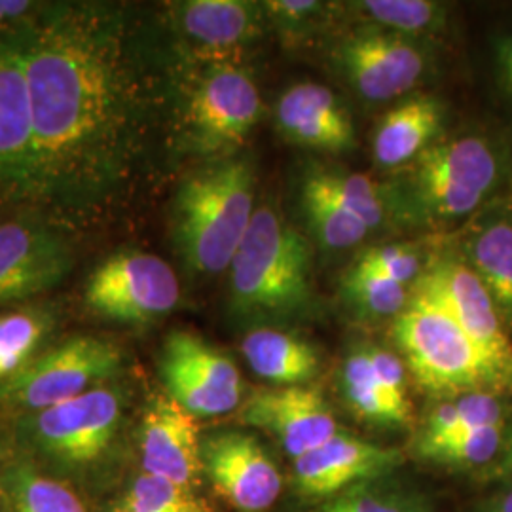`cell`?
I'll return each instance as SVG.
<instances>
[{"mask_svg":"<svg viewBox=\"0 0 512 512\" xmlns=\"http://www.w3.org/2000/svg\"><path fill=\"white\" fill-rule=\"evenodd\" d=\"M31 205L57 228L103 217L137 154L139 84L118 8L59 2L25 48Z\"/></svg>","mask_w":512,"mask_h":512,"instance_id":"6da1fadb","label":"cell"},{"mask_svg":"<svg viewBox=\"0 0 512 512\" xmlns=\"http://www.w3.org/2000/svg\"><path fill=\"white\" fill-rule=\"evenodd\" d=\"M128 410V387L118 378L73 401L14 418L8 440L19 458L76 494H105L122 467Z\"/></svg>","mask_w":512,"mask_h":512,"instance_id":"7a4b0ae2","label":"cell"},{"mask_svg":"<svg viewBox=\"0 0 512 512\" xmlns=\"http://www.w3.org/2000/svg\"><path fill=\"white\" fill-rule=\"evenodd\" d=\"M255 209L249 162L224 158L192 173L173 205V232L186 264L200 274L230 268Z\"/></svg>","mask_w":512,"mask_h":512,"instance_id":"3957f363","label":"cell"},{"mask_svg":"<svg viewBox=\"0 0 512 512\" xmlns=\"http://www.w3.org/2000/svg\"><path fill=\"white\" fill-rule=\"evenodd\" d=\"M310 247L274 207H258L230 264L232 306L243 315H283L308 304Z\"/></svg>","mask_w":512,"mask_h":512,"instance_id":"277c9868","label":"cell"},{"mask_svg":"<svg viewBox=\"0 0 512 512\" xmlns=\"http://www.w3.org/2000/svg\"><path fill=\"white\" fill-rule=\"evenodd\" d=\"M391 336L416 382L429 393L461 397L511 389L458 323L429 300L412 296Z\"/></svg>","mask_w":512,"mask_h":512,"instance_id":"5b68a950","label":"cell"},{"mask_svg":"<svg viewBox=\"0 0 512 512\" xmlns=\"http://www.w3.org/2000/svg\"><path fill=\"white\" fill-rule=\"evenodd\" d=\"M122 348L105 336L73 334L55 340L18 376L0 384V410L12 418L73 401L122 376Z\"/></svg>","mask_w":512,"mask_h":512,"instance_id":"8992f818","label":"cell"},{"mask_svg":"<svg viewBox=\"0 0 512 512\" xmlns=\"http://www.w3.org/2000/svg\"><path fill=\"white\" fill-rule=\"evenodd\" d=\"M260 110V93L249 73L228 61H209L184 99V137L198 154L228 156L247 141Z\"/></svg>","mask_w":512,"mask_h":512,"instance_id":"52a82bcc","label":"cell"},{"mask_svg":"<svg viewBox=\"0 0 512 512\" xmlns=\"http://www.w3.org/2000/svg\"><path fill=\"white\" fill-rule=\"evenodd\" d=\"M179 277L164 258L141 249H120L93 270L84 287V304L93 315L148 325L177 308Z\"/></svg>","mask_w":512,"mask_h":512,"instance_id":"ba28073f","label":"cell"},{"mask_svg":"<svg viewBox=\"0 0 512 512\" xmlns=\"http://www.w3.org/2000/svg\"><path fill=\"white\" fill-rule=\"evenodd\" d=\"M499 164L494 148L480 137L429 145L418 156L414 186L421 205L440 219L476 211L494 190Z\"/></svg>","mask_w":512,"mask_h":512,"instance_id":"9c48e42d","label":"cell"},{"mask_svg":"<svg viewBox=\"0 0 512 512\" xmlns=\"http://www.w3.org/2000/svg\"><path fill=\"white\" fill-rule=\"evenodd\" d=\"M158 365L165 393L196 418L224 416L241 406L243 382L238 365L200 334L171 332Z\"/></svg>","mask_w":512,"mask_h":512,"instance_id":"30bf717a","label":"cell"},{"mask_svg":"<svg viewBox=\"0 0 512 512\" xmlns=\"http://www.w3.org/2000/svg\"><path fill=\"white\" fill-rule=\"evenodd\" d=\"M73 266V245L52 222L38 215L0 222V308L52 291Z\"/></svg>","mask_w":512,"mask_h":512,"instance_id":"8fae6325","label":"cell"},{"mask_svg":"<svg viewBox=\"0 0 512 512\" xmlns=\"http://www.w3.org/2000/svg\"><path fill=\"white\" fill-rule=\"evenodd\" d=\"M414 283V296L446 311L512 389L511 336L503 329L501 313L471 266L459 260H440Z\"/></svg>","mask_w":512,"mask_h":512,"instance_id":"7c38bea8","label":"cell"},{"mask_svg":"<svg viewBox=\"0 0 512 512\" xmlns=\"http://www.w3.org/2000/svg\"><path fill=\"white\" fill-rule=\"evenodd\" d=\"M27 37L0 44V205H31L33 120L25 76Z\"/></svg>","mask_w":512,"mask_h":512,"instance_id":"4fadbf2b","label":"cell"},{"mask_svg":"<svg viewBox=\"0 0 512 512\" xmlns=\"http://www.w3.org/2000/svg\"><path fill=\"white\" fill-rule=\"evenodd\" d=\"M203 478L236 511L264 512L277 501L283 478L264 446L236 429L202 440Z\"/></svg>","mask_w":512,"mask_h":512,"instance_id":"5bb4252c","label":"cell"},{"mask_svg":"<svg viewBox=\"0 0 512 512\" xmlns=\"http://www.w3.org/2000/svg\"><path fill=\"white\" fill-rule=\"evenodd\" d=\"M202 440L200 418L167 393L150 395L137 427L141 473L196 490L203 478Z\"/></svg>","mask_w":512,"mask_h":512,"instance_id":"9a60e30c","label":"cell"},{"mask_svg":"<svg viewBox=\"0 0 512 512\" xmlns=\"http://www.w3.org/2000/svg\"><path fill=\"white\" fill-rule=\"evenodd\" d=\"M238 410L241 423L275 435L293 459L338 433V423L325 397L306 385L256 391Z\"/></svg>","mask_w":512,"mask_h":512,"instance_id":"2e32d148","label":"cell"},{"mask_svg":"<svg viewBox=\"0 0 512 512\" xmlns=\"http://www.w3.org/2000/svg\"><path fill=\"white\" fill-rule=\"evenodd\" d=\"M401 463L403 456L395 448L336 433L294 459V482L306 497H336L357 484L389 475Z\"/></svg>","mask_w":512,"mask_h":512,"instance_id":"e0dca14e","label":"cell"},{"mask_svg":"<svg viewBox=\"0 0 512 512\" xmlns=\"http://www.w3.org/2000/svg\"><path fill=\"white\" fill-rule=\"evenodd\" d=\"M340 59L353 86L368 101H387L414 88L423 73L421 52L403 38L378 31L349 37Z\"/></svg>","mask_w":512,"mask_h":512,"instance_id":"ac0fdd59","label":"cell"},{"mask_svg":"<svg viewBox=\"0 0 512 512\" xmlns=\"http://www.w3.org/2000/svg\"><path fill=\"white\" fill-rule=\"evenodd\" d=\"M277 120L281 129L304 147L342 152L355 143L348 112L334 93L319 84H298L285 92Z\"/></svg>","mask_w":512,"mask_h":512,"instance_id":"d6986e66","label":"cell"},{"mask_svg":"<svg viewBox=\"0 0 512 512\" xmlns=\"http://www.w3.org/2000/svg\"><path fill=\"white\" fill-rule=\"evenodd\" d=\"M173 23L192 44L222 52L253 37L258 6L243 0H188L175 4Z\"/></svg>","mask_w":512,"mask_h":512,"instance_id":"ffe728a7","label":"cell"},{"mask_svg":"<svg viewBox=\"0 0 512 512\" xmlns=\"http://www.w3.org/2000/svg\"><path fill=\"white\" fill-rule=\"evenodd\" d=\"M61 311L52 302L21 304L0 313V384L18 376L55 342Z\"/></svg>","mask_w":512,"mask_h":512,"instance_id":"44dd1931","label":"cell"},{"mask_svg":"<svg viewBox=\"0 0 512 512\" xmlns=\"http://www.w3.org/2000/svg\"><path fill=\"white\" fill-rule=\"evenodd\" d=\"M241 351L256 376L283 387L306 384L319 370L317 351L306 340L281 330L249 332Z\"/></svg>","mask_w":512,"mask_h":512,"instance_id":"7402d4cb","label":"cell"},{"mask_svg":"<svg viewBox=\"0 0 512 512\" xmlns=\"http://www.w3.org/2000/svg\"><path fill=\"white\" fill-rule=\"evenodd\" d=\"M440 128V107L429 97H416L389 110L374 135V160L395 167L418 158Z\"/></svg>","mask_w":512,"mask_h":512,"instance_id":"603a6c76","label":"cell"},{"mask_svg":"<svg viewBox=\"0 0 512 512\" xmlns=\"http://www.w3.org/2000/svg\"><path fill=\"white\" fill-rule=\"evenodd\" d=\"M4 512H90L71 486L42 475L31 463L12 458L4 478Z\"/></svg>","mask_w":512,"mask_h":512,"instance_id":"cb8c5ba5","label":"cell"},{"mask_svg":"<svg viewBox=\"0 0 512 512\" xmlns=\"http://www.w3.org/2000/svg\"><path fill=\"white\" fill-rule=\"evenodd\" d=\"M471 270L499 313H512V222L494 220L471 243Z\"/></svg>","mask_w":512,"mask_h":512,"instance_id":"d4e9b609","label":"cell"},{"mask_svg":"<svg viewBox=\"0 0 512 512\" xmlns=\"http://www.w3.org/2000/svg\"><path fill=\"white\" fill-rule=\"evenodd\" d=\"M109 507L126 512H215L194 488L139 473Z\"/></svg>","mask_w":512,"mask_h":512,"instance_id":"484cf974","label":"cell"},{"mask_svg":"<svg viewBox=\"0 0 512 512\" xmlns=\"http://www.w3.org/2000/svg\"><path fill=\"white\" fill-rule=\"evenodd\" d=\"M304 184L363 220L370 230L384 220V203L378 196L376 186L359 173L321 171L308 177Z\"/></svg>","mask_w":512,"mask_h":512,"instance_id":"4316f807","label":"cell"},{"mask_svg":"<svg viewBox=\"0 0 512 512\" xmlns=\"http://www.w3.org/2000/svg\"><path fill=\"white\" fill-rule=\"evenodd\" d=\"M505 444V423L459 431L437 442H420V454L446 463L476 467L490 463Z\"/></svg>","mask_w":512,"mask_h":512,"instance_id":"83f0119b","label":"cell"},{"mask_svg":"<svg viewBox=\"0 0 512 512\" xmlns=\"http://www.w3.org/2000/svg\"><path fill=\"white\" fill-rule=\"evenodd\" d=\"M302 205L313 234L329 249H348L365 239L368 226L344 207L304 184Z\"/></svg>","mask_w":512,"mask_h":512,"instance_id":"f1b7e54d","label":"cell"},{"mask_svg":"<svg viewBox=\"0 0 512 512\" xmlns=\"http://www.w3.org/2000/svg\"><path fill=\"white\" fill-rule=\"evenodd\" d=\"M344 391L351 408L368 421L382 425H403L406 421L385 397L384 389L366 357V351L349 355L344 366Z\"/></svg>","mask_w":512,"mask_h":512,"instance_id":"f546056e","label":"cell"},{"mask_svg":"<svg viewBox=\"0 0 512 512\" xmlns=\"http://www.w3.org/2000/svg\"><path fill=\"white\" fill-rule=\"evenodd\" d=\"M378 480V478H376ZM321 512H429L427 501L404 486L368 480L336 495Z\"/></svg>","mask_w":512,"mask_h":512,"instance_id":"4dcf8cb0","label":"cell"},{"mask_svg":"<svg viewBox=\"0 0 512 512\" xmlns=\"http://www.w3.org/2000/svg\"><path fill=\"white\" fill-rule=\"evenodd\" d=\"M346 291L351 302L374 317L399 315L408 306V294L401 283L384 275L353 268L346 279Z\"/></svg>","mask_w":512,"mask_h":512,"instance_id":"1f68e13d","label":"cell"},{"mask_svg":"<svg viewBox=\"0 0 512 512\" xmlns=\"http://www.w3.org/2000/svg\"><path fill=\"white\" fill-rule=\"evenodd\" d=\"M372 19L403 33L427 29L437 18V4L425 0H368L361 4Z\"/></svg>","mask_w":512,"mask_h":512,"instance_id":"d6a6232c","label":"cell"},{"mask_svg":"<svg viewBox=\"0 0 512 512\" xmlns=\"http://www.w3.org/2000/svg\"><path fill=\"white\" fill-rule=\"evenodd\" d=\"M357 270L384 275L391 281L408 285L420 277V256L408 245L374 247L355 264Z\"/></svg>","mask_w":512,"mask_h":512,"instance_id":"836d02e7","label":"cell"},{"mask_svg":"<svg viewBox=\"0 0 512 512\" xmlns=\"http://www.w3.org/2000/svg\"><path fill=\"white\" fill-rule=\"evenodd\" d=\"M54 6L55 2L0 0V44L31 35Z\"/></svg>","mask_w":512,"mask_h":512,"instance_id":"e575fe53","label":"cell"},{"mask_svg":"<svg viewBox=\"0 0 512 512\" xmlns=\"http://www.w3.org/2000/svg\"><path fill=\"white\" fill-rule=\"evenodd\" d=\"M366 357L370 361V366L376 374V380L382 385L385 397L393 408L399 412V416L404 421H408L410 416V404L406 397V374H404L403 361L391 353L380 348L365 349Z\"/></svg>","mask_w":512,"mask_h":512,"instance_id":"d590c367","label":"cell"},{"mask_svg":"<svg viewBox=\"0 0 512 512\" xmlns=\"http://www.w3.org/2000/svg\"><path fill=\"white\" fill-rule=\"evenodd\" d=\"M495 63L503 86L512 93V33L495 42Z\"/></svg>","mask_w":512,"mask_h":512,"instance_id":"8d00e7d4","label":"cell"},{"mask_svg":"<svg viewBox=\"0 0 512 512\" xmlns=\"http://www.w3.org/2000/svg\"><path fill=\"white\" fill-rule=\"evenodd\" d=\"M266 6H270L274 12L285 16L287 19L306 18L310 16L311 12L319 10V4L317 2H310V0H300V2H294V0H287V2H268Z\"/></svg>","mask_w":512,"mask_h":512,"instance_id":"74e56055","label":"cell"},{"mask_svg":"<svg viewBox=\"0 0 512 512\" xmlns=\"http://www.w3.org/2000/svg\"><path fill=\"white\" fill-rule=\"evenodd\" d=\"M10 458H12L10 440H6V442L0 440V507L4 503V478H6V469H8Z\"/></svg>","mask_w":512,"mask_h":512,"instance_id":"f35d334b","label":"cell"},{"mask_svg":"<svg viewBox=\"0 0 512 512\" xmlns=\"http://www.w3.org/2000/svg\"><path fill=\"white\" fill-rule=\"evenodd\" d=\"M503 450H505V458H503V465H505V469H507V471H511L512 473V429L511 433H509V437L505 439V444H503Z\"/></svg>","mask_w":512,"mask_h":512,"instance_id":"ab89813d","label":"cell"},{"mask_svg":"<svg viewBox=\"0 0 512 512\" xmlns=\"http://www.w3.org/2000/svg\"><path fill=\"white\" fill-rule=\"evenodd\" d=\"M317 512H321V511H319V509H317Z\"/></svg>","mask_w":512,"mask_h":512,"instance_id":"60d3db41","label":"cell"}]
</instances>
